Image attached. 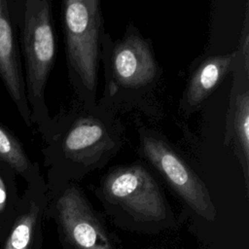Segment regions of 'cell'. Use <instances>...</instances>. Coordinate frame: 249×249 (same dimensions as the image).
<instances>
[{
    "mask_svg": "<svg viewBox=\"0 0 249 249\" xmlns=\"http://www.w3.org/2000/svg\"><path fill=\"white\" fill-rule=\"evenodd\" d=\"M43 135L53 190L105 166L123 148L125 127L116 112L98 102L74 99L52 118Z\"/></svg>",
    "mask_w": 249,
    "mask_h": 249,
    "instance_id": "obj_1",
    "label": "cell"
},
{
    "mask_svg": "<svg viewBox=\"0 0 249 249\" xmlns=\"http://www.w3.org/2000/svg\"><path fill=\"white\" fill-rule=\"evenodd\" d=\"M99 63L104 73V89L97 100L116 112L141 106L156 90L163 75L152 42L130 21L124 35L114 40L104 33L101 38Z\"/></svg>",
    "mask_w": 249,
    "mask_h": 249,
    "instance_id": "obj_2",
    "label": "cell"
},
{
    "mask_svg": "<svg viewBox=\"0 0 249 249\" xmlns=\"http://www.w3.org/2000/svg\"><path fill=\"white\" fill-rule=\"evenodd\" d=\"M96 196L123 229L154 234L176 225L160 182L143 162L112 167L101 178Z\"/></svg>",
    "mask_w": 249,
    "mask_h": 249,
    "instance_id": "obj_3",
    "label": "cell"
},
{
    "mask_svg": "<svg viewBox=\"0 0 249 249\" xmlns=\"http://www.w3.org/2000/svg\"><path fill=\"white\" fill-rule=\"evenodd\" d=\"M102 1L60 2L68 81L75 99L87 105L97 102L100 44L105 33Z\"/></svg>",
    "mask_w": 249,
    "mask_h": 249,
    "instance_id": "obj_4",
    "label": "cell"
},
{
    "mask_svg": "<svg viewBox=\"0 0 249 249\" xmlns=\"http://www.w3.org/2000/svg\"><path fill=\"white\" fill-rule=\"evenodd\" d=\"M20 27L25 64V92L31 122L38 124L43 134L52 120L45 91L56 57L52 0H22Z\"/></svg>",
    "mask_w": 249,
    "mask_h": 249,
    "instance_id": "obj_5",
    "label": "cell"
},
{
    "mask_svg": "<svg viewBox=\"0 0 249 249\" xmlns=\"http://www.w3.org/2000/svg\"><path fill=\"white\" fill-rule=\"evenodd\" d=\"M136 124L142 157L155 167L195 214L206 221H214L217 211L204 182L161 133L147 127L139 121Z\"/></svg>",
    "mask_w": 249,
    "mask_h": 249,
    "instance_id": "obj_6",
    "label": "cell"
},
{
    "mask_svg": "<svg viewBox=\"0 0 249 249\" xmlns=\"http://www.w3.org/2000/svg\"><path fill=\"white\" fill-rule=\"evenodd\" d=\"M49 193V192H48ZM49 196L63 249H119L116 236L75 182L52 190Z\"/></svg>",
    "mask_w": 249,
    "mask_h": 249,
    "instance_id": "obj_7",
    "label": "cell"
},
{
    "mask_svg": "<svg viewBox=\"0 0 249 249\" xmlns=\"http://www.w3.org/2000/svg\"><path fill=\"white\" fill-rule=\"evenodd\" d=\"M27 185L3 249H42L43 219L49 207L48 187L41 175Z\"/></svg>",
    "mask_w": 249,
    "mask_h": 249,
    "instance_id": "obj_8",
    "label": "cell"
},
{
    "mask_svg": "<svg viewBox=\"0 0 249 249\" xmlns=\"http://www.w3.org/2000/svg\"><path fill=\"white\" fill-rule=\"evenodd\" d=\"M226 117L225 144L231 145L248 182L249 165V74L235 65Z\"/></svg>",
    "mask_w": 249,
    "mask_h": 249,
    "instance_id": "obj_9",
    "label": "cell"
},
{
    "mask_svg": "<svg viewBox=\"0 0 249 249\" xmlns=\"http://www.w3.org/2000/svg\"><path fill=\"white\" fill-rule=\"evenodd\" d=\"M237 59L236 51L205 57L191 74L182 97L180 111L190 116L218 89L224 79L232 73Z\"/></svg>",
    "mask_w": 249,
    "mask_h": 249,
    "instance_id": "obj_10",
    "label": "cell"
},
{
    "mask_svg": "<svg viewBox=\"0 0 249 249\" xmlns=\"http://www.w3.org/2000/svg\"><path fill=\"white\" fill-rule=\"evenodd\" d=\"M0 77L24 123L30 126L31 113L6 0H0Z\"/></svg>",
    "mask_w": 249,
    "mask_h": 249,
    "instance_id": "obj_11",
    "label": "cell"
},
{
    "mask_svg": "<svg viewBox=\"0 0 249 249\" xmlns=\"http://www.w3.org/2000/svg\"><path fill=\"white\" fill-rule=\"evenodd\" d=\"M15 175L14 170L0 160V241L7 236L21 201Z\"/></svg>",
    "mask_w": 249,
    "mask_h": 249,
    "instance_id": "obj_12",
    "label": "cell"
},
{
    "mask_svg": "<svg viewBox=\"0 0 249 249\" xmlns=\"http://www.w3.org/2000/svg\"><path fill=\"white\" fill-rule=\"evenodd\" d=\"M0 160L8 164L16 174L27 183L40 176L37 164L31 162L19 141L0 124Z\"/></svg>",
    "mask_w": 249,
    "mask_h": 249,
    "instance_id": "obj_13",
    "label": "cell"
},
{
    "mask_svg": "<svg viewBox=\"0 0 249 249\" xmlns=\"http://www.w3.org/2000/svg\"><path fill=\"white\" fill-rule=\"evenodd\" d=\"M237 53L236 65L249 74V4L246 1L244 18L239 36L238 46L235 49Z\"/></svg>",
    "mask_w": 249,
    "mask_h": 249,
    "instance_id": "obj_14",
    "label": "cell"
}]
</instances>
